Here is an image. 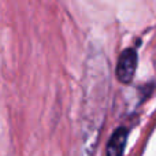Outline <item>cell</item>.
<instances>
[{"label":"cell","mask_w":156,"mask_h":156,"mask_svg":"<svg viewBox=\"0 0 156 156\" xmlns=\"http://www.w3.org/2000/svg\"><path fill=\"white\" fill-rule=\"evenodd\" d=\"M137 67V54L134 49H126L122 52L121 58L116 65V77L121 82H130L136 73Z\"/></svg>","instance_id":"6da1fadb"},{"label":"cell","mask_w":156,"mask_h":156,"mask_svg":"<svg viewBox=\"0 0 156 156\" xmlns=\"http://www.w3.org/2000/svg\"><path fill=\"white\" fill-rule=\"evenodd\" d=\"M126 140H127V132L125 129H118L115 133L112 134L110 143L107 147V155L110 156H119L123 154L125 145H126Z\"/></svg>","instance_id":"7a4b0ae2"}]
</instances>
